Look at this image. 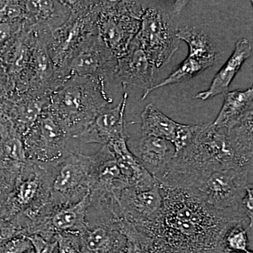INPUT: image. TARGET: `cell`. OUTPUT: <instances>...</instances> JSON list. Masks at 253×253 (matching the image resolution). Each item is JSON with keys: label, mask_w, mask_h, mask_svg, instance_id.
<instances>
[{"label": "cell", "mask_w": 253, "mask_h": 253, "mask_svg": "<svg viewBox=\"0 0 253 253\" xmlns=\"http://www.w3.org/2000/svg\"><path fill=\"white\" fill-rule=\"evenodd\" d=\"M186 4L187 1H174L172 9L168 11L160 2L147 1L140 28L132 41L146 53L158 70L168 64L179 49L178 28L173 23L170 13L181 12Z\"/></svg>", "instance_id": "277c9868"}, {"label": "cell", "mask_w": 253, "mask_h": 253, "mask_svg": "<svg viewBox=\"0 0 253 253\" xmlns=\"http://www.w3.org/2000/svg\"><path fill=\"white\" fill-rule=\"evenodd\" d=\"M89 194L76 204L66 206L48 201L30 221L28 236L38 235L47 241H54L58 234L81 235L87 222L86 217L90 207Z\"/></svg>", "instance_id": "8fae6325"}, {"label": "cell", "mask_w": 253, "mask_h": 253, "mask_svg": "<svg viewBox=\"0 0 253 253\" xmlns=\"http://www.w3.org/2000/svg\"><path fill=\"white\" fill-rule=\"evenodd\" d=\"M146 4L142 1H99L98 35L118 59L126 54L139 32Z\"/></svg>", "instance_id": "5b68a950"}, {"label": "cell", "mask_w": 253, "mask_h": 253, "mask_svg": "<svg viewBox=\"0 0 253 253\" xmlns=\"http://www.w3.org/2000/svg\"><path fill=\"white\" fill-rule=\"evenodd\" d=\"M118 58L103 42L99 35L88 38L63 68V77L93 76L106 82L113 80Z\"/></svg>", "instance_id": "7c38bea8"}, {"label": "cell", "mask_w": 253, "mask_h": 253, "mask_svg": "<svg viewBox=\"0 0 253 253\" xmlns=\"http://www.w3.org/2000/svg\"><path fill=\"white\" fill-rule=\"evenodd\" d=\"M24 253H35L34 251H33V249L30 250V251H27V252Z\"/></svg>", "instance_id": "8d00e7d4"}, {"label": "cell", "mask_w": 253, "mask_h": 253, "mask_svg": "<svg viewBox=\"0 0 253 253\" xmlns=\"http://www.w3.org/2000/svg\"><path fill=\"white\" fill-rule=\"evenodd\" d=\"M252 50V44L248 40L238 41L232 54L213 78L209 88L198 93L195 98L206 101L217 95L225 94L241 66L251 56Z\"/></svg>", "instance_id": "ffe728a7"}, {"label": "cell", "mask_w": 253, "mask_h": 253, "mask_svg": "<svg viewBox=\"0 0 253 253\" xmlns=\"http://www.w3.org/2000/svg\"><path fill=\"white\" fill-rule=\"evenodd\" d=\"M71 139L68 128L46 108L23 136L26 157L33 162H54L69 151Z\"/></svg>", "instance_id": "30bf717a"}, {"label": "cell", "mask_w": 253, "mask_h": 253, "mask_svg": "<svg viewBox=\"0 0 253 253\" xmlns=\"http://www.w3.org/2000/svg\"><path fill=\"white\" fill-rule=\"evenodd\" d=\"M105 86L106 82L99 78L71 76L50 95L48 109L66 126L73 139L112 104Z\"/></svg>", "instance_id": "3957f363"}, {"label": "cell", "mask_w": 253, "mask_h": 253, "mask_svg": "<svg viewBox=\"0 0 253 253\" xmlns=\"http://www.w3.org/2000/svg\"><path fill=\"white\" fill-rule=\"evenodd\" d=\"M5 202V201H4ZM4 202H3V201H0V213H1V209H2L3 205H4Z\"/></svg>", "instance_id": "d590c367"}, {"label": "cell", "mask_w": 253, "mask_h": 253, "mask_svg": "<svg viewBox=\"0 0 253 253\" xmlns=\"http://www.w3.org/2000/svg\"><path fill=\"white\" fill-rule=\"evenodd\" d=\"M159 187L161 214L138 229L153 240L160 253H226L224 240L230 228L244 224L253 229L241 209L218 211L189 190Z\"/></svg>", "instance_id": "6da1fadb"}, {"label": "cell", "mask_w": 253, "mask_h": 253, "mask_svg": "<svg viewBox=\"0 0 253 253\" xmlns=\"http://www.w3.org/2000/svg\"><path fill=\"white\" fill-rule=\"evenodd\" d=\"M128 94L125 92L117 106L99 113L73 139L83 144L109 145L126 136V110Z\"/></svg>", "instance_id": "e0dca14e"}, {"label": "cell", "mask_w": 253, "mask_h": 253, "mask_svg": "<svg viewBox=\"0 0 253 253\" xmlns=\"http://www.w3.org/2000/svg\"><path fill=\"white\" fill-rule=\"evenodd\" d=\"M54 241L57 243L59 253H84L78 236L58 234L55 236Z\"/></svg>", "instance_id": "1f68e13d"}, {"label": "cell", "mask_w": 253, "mask_h": 253, "mask_svg": "<svg viewBox=\"0 0 253 253\" xmlns=\"http://www.w3.org/2000/svg\"><path fill=\"white\" fill-rule=\"evenodd\" d=\"M157 71L146 53L132 41L126 54L118 59L113 80L124 88L133 86L142 89L141 100H144L155 85Z\"/></svg>", "instance_id": "9a60e30c"}, {"label": "cell", "mask_w": 253, "mask_h": 253, "mask_svg": "<svg viewBox=\"0 0 253 253\" xmlns=\"http://www.w3.org/2000/svg\"><path fill=\"white\" fill-rule=\"evenodd\" d=\"M49 199V178L44 165L28 160L20 168L14 189L3 205L0 219L20 214L31 221Z\"/></svg>", "instance_id": "52a82bcc"}, {"label": "cell", "mask_w": 253, "mask_h": 253, "mask_svg": "<svg viewBox=\"0 0 253 253\" xmlns=\"http://www.w3.org/2000/svg\"><path fill=\"white\" fill-rule=\"evenodd\" d=\"M98 3L99 1H72L71 16L46 40L50 59L60 73L78 48L88 38L98 34Z\"/></svg>", "instance_id": "8992f818"}, {"label": "cell", "mask_w": 253, "mask_h": 253, "mask_svg": "<svg viewBox=\"0 0 253 253\" xmlns=\"http://www.w3.org/2000/svg\"><path fill=\"white\" fill-rule=\"evenodd\" d=\"M33 249L31 241L26 236H20L8 241L0 247V253H24Z\"/></svg>", "instance_id": "d6a6232c"}, {"label": "cell", "mask_w": 253, "mask_h": 253, "mask_svg": "<svg viewBox=\"0 0 253 253\" xmlns=\"http://www.w3.org/2000/svg\"><path fill=\"white\" fill-rule=\"evenodd\" d=\"M43 164L49 178L51 204H76L89 194L90 156L69 150L57 161Z\"/></svg>", "instance_id": "ba28073f"}, {"label": "cell", "mask_w": 253, "mask_h": 253, "mask_svg": "<svg viewBox=\"0 0 253 253\" xmlns=\"http://www.w3.org/2000/svg\"><path fill=\"white\" fill-rule=\"evenodd\" d=\"M87 220L84 231L79 236L84 253H123L126 237L123 233V218L98 215Z\"/></svg>", "instance_id": "4fadbf2b"}, {"label": "cell", "mask_w": 253, "mask_h": 253, "mask_svg": "<svg viewBox=\"0 0 253 253\" xmlns=\"http://www.w3.org/2000/svg\"><path fill=\"white\" fill-rule=\"evenodd\" d=\"M0 160L17 164L28 161L23 136L6 116L0 118Z\"/></svg>", "instance_id": "cb8c5ba5"}, {"label": "cell", "mask_w": 253, "mask_h": 253, "mask_svg": "<svg viewBox=\"0 0 253 253\" xmlns=\"http://www.w3.org/2000/svg\"><path fill=\"white\" fill-rule=\"evenodd\" d=\"M253 188H249L246 191V194L241 201L240 208L242 212L249 218L251 227L253 225Z\"/></svg>", "instance_id": "e575fe53"}, {"label": "cell", "mask_w": 253, "mask_h": 253, "mask_svg": "<svg viewBox=\"0 0 253 253\" xmlns=\"http://www.w3.org/2000/svg\"><path fill=\"white\" fill-rule=\"evenodd\" d=\"M217 117L212 123L217 129L229 130L253 114V89L226 91Z\"/></svg>", "instance_id": "7402d4cb"}, {"label": "cell", "mask_w": 253, "mask_h": 253, "mask_svg": "<svg viewBox=\"0 0 253 253\" xmlns=\"http://www.w3.org/2000/svg\"><path fill=\"white\" fill-rule=\"evenodd\" d=\"M127 136L121 138L106 145L112 151L121 174L128 185L138 189H148L158 184L137 158L131 152L127 146Z\"/></svg>", "instance_id": "d6986e66"}, {"label": "cell", "mask_w": 253, "mask_h": 253, "mask_svg": "<svg viewBox=\"0 0 253 253\" xmlns=\"http://www.w3.org/2000/svg\"><path fill=\"white\" fill-rule=\"evenodd\" d=\"M253 166L236 151L227 131L212 123L199 125L189 144L179 152L157 179L168 187L192 190L214 171Z\"/></svg>", "instance_id": "7a4b0ae2"}, {"label": "cell", "mask_w": 253, "mask_h": 253, "mask_svg": "<svg viewBox=\"0 0 253 253\" xmlns=\"http://www.w3.org/2000/svg\"><path fill=\"white\" fill-rule=\"evenodd\" d=\"M50 95L37 91L19 93L12 111L6 116L23 136L36 123L42 113L49 106Z\"/></svg>", "instance_id": "44dd1931"}, {"label": "cell", "mask_w": 253, "mask_h": 253, "mask_svg": "<svg viewBox=\"0 0 253 253\" xmlns=\"http://www.w3.org/2000/svg\"><path fill=\"white\" fill-rule=\"evenodd\" d=\"M176 36L189 46V56L214 63L216 51L209 38L203 31L195 27L178 28Z\"/></svg>", "instance_id": "d4e9b609"}, {"label": "cell", "mask_w": 253, "mask_h": 253, "mask_svg": "<svg viewBox=\"0 0 253 253\" xmlns=\"http://www.w3.org/2000/svg\"><path fill=\"white\" fill-rule=\"evenodd\" d=\"M20 236H26L24 226L19 216L0 219V247Z\"/></svg>", "instance_id": "4dcf8cb0"}, {"label": "cell", "mask_w": 253, "mask_h": 253, "mask_svg": "<svg viewBox=\"0 0 253 253\" xmlns=\"http://www.w3.org/2000/svg\"><path fill=\"white\" fill-rule=\"evenodd\" d=\"M118 204L126 220L137 229L154 222L161 214L163 197L158 184L148 189L126 188L121 192Z\"/></svg>", "instance_id": "5bb4252c"}, {"label": "cell", "mask_w": 253, "mask_h": 253, "mask_svg": "<svg viewBox=\"0 0 253 253\" xmlns=\"http://www.w3.org/2000/svg\"><path fill=\"white\" fill-rule=\"evenodd\" d=\"M249 230V226L244 224H236L230 228L224 237L225 253H246L250 251Z\"/></svg>", "instance_id": "83f0119b"}, {"label": "cell", "mask_w": 253, "mask_h": 253, "mask_svg": "<svg viewBox=\"0 0 253 253\" xmlns=\"http://www.w3.org/2000/svg\"><path fill=\"white\" fill-rule=\"evenodd\" d=\"M253 253L252 251H249L247 253Z\"/></svg>", "instance_id": "74e56055"}, {"label": "cell", "mask_w": 253, "mask_h": 253, "mask_svg": "<svg viewBox=\"0 0 253 253\" xmlns=\"http://www.w3.org/2000/svg\"><path fill=\"white\" fill-rule=\"evenodd\" d=\"M142 136H154L166 139L175 145L183 125L173 121L153 104L145 106L141 114Z\"/></svg>", "instance_id": "603a6c76"}, {"label": "cell", "mask_w": 253, "mask_h": 253, "mask_svg": "<svg viewBox=\"0 0 253 253\" xmlns=\"http://www.w3.org/2000/svg\"><path fill=\"white\" fill-rule=\"evenodd\" d=\"M27 238L31 241L35 253H54V250L57 247L56 241H47L41 236L31 235Z\"/></svg>", "instance_id": "836d02e7"}, {"label": "cell", "mask_w": 253, "mask_h": 253, "mask_svg": "<svg viewBox=\"0 0 253 253\" xmlns=\"http://www.w3.org/2000/svg\"><path fill=\"white\" fill-rule=\"evenodd\" d=\"M22 164L0 160V201L4 202L11 194Z\"/></svg>", "instance_id": "f1b7e54d"}, {"label": "cell", "mask_w": 253, "mask_h": 253, "mask_svg": "<svg viewBox=\"0 0 253 253\" xmlns=\"http://www.w3.org/2000/svg\"><path fill=\"white\" fill-rule=\"evenodd\" d=\"M128 147L156 180L166 171L175 155L172 143L154 136H142L138 140L130 141Z\"/></svg>", "instance_id": "ac0fdd59"}, {"label": "cell", "mask_w": 253, "mask_h": 253, "mask_svg": "<svg viewBox=\"0 0 253 253\" xmlns=\"http://www.w3.org/2000/svg\"><path fill=\"white\" fill-rule=\"evenodd\" d=\"M72 12V1H24L23 27L46 41Z\"/></svg>", "instance_id": "2e32d148"}, {"label": "cell", "mask_w": 253, "mask_h": 253, "mask_svg": "<svg viewBox=\"0 0 253 253\" xmlns=\"http://www.w3.org/2000/svg\"><path fill=\"white\" fill-rule=\"evenodd\" d=\"M122 228L126 237L123 253H160L153 240L134 224L123 219Z\"/></svg>", "instance_id": "4316f807"}, {"label": "cell", "mask_w": 253, "mask_h": 253, "mask_svg": "<svg viewBox=\"0 0 253 253\" xmlns=\"http://www.w3.org/2000/svg\"><path fill=\"white\" fill-rule=\"evenodd\" d=\"M24 1H0V23L23 24Z\"/></svg>", "instance_id": "f546056e"}, {"label": "cell", "mask_w": 253, "mask_h": 253, "mask_svg": "<svg viewBox=\"0 0 253 253\" xmlns=\"http://www.w3.org/2000/svg\"><path fill=\"white\" fill-rule=\"evenodd\" d=\"M213 64L214 63L209 62L206 60L188 55L187 57L179 65V67L176 68V71H174L172 74L169 75L167 78L163 80L158 84H155L151 88L149 95L150 93L156 89H159V88L191 79L196 75L199 74L200 73L206 71L208 68L211 67Z\"/></svg>", "instance_id": "484cf974"}, {"label": "cell", "mask_w": 253, "mask_h": 253, "mask_svg": "<svg viewBox=\"0 0 253 253\" xmlns=\"http://www.w3.org/2000/svg\"><path fill=\"white\" fill-rule=\"evenodd\" d=\"M253 166L214 171L191 191L214 209L239 210L247 189L253 188Z\"/></svg>", "instance_id": "9c48e42d"}]
</instances>
